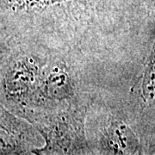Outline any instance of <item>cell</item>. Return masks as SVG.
I'll return each instance as SVG.
<instances>
[{"instance_id":"obj_1","label":"cell","mask_w":155,"mask_h":155,"mask_svg":"<svg viewBox=\"0 0 155 155\" xmlns=\"http://www.w3.org/2000/svg\"><path fill=\"white\" fill-rule=\"evenodd\" d=\"M87 107L77 99L58 112L33 122L34 127L44 139L41 147H35L31 154H87L91 153L85 135Z\"/></svg>"},{"instance_id":"obj_2","label":"cell","mask_w":155,"mask_h":155,"mask_svg":"<svg viewBox=\"0 0 155 155\" xmlns=\"http://www.w3.org/2000/svg\"><path fill=\"white\" fill-rule=\"evenodd\" d=\"M34 127L0 104V154H27L34 147Z\"/></svg>"},{"instance_id":"obj_3","label":"cell","mask_w":155,"mask_h":155,"mask_svg":"<svg viewBox=\"0 0 155 155\" xmlns=\"http://www.w3.org/2000/svg\"><path fill=\"white\" fill-rule=\"evenodd\" d=\"M41 74L36 58H22L6 73L5 87L7 94L15 99H32Z\"/></svg>"},{"instance_id":"obj_4","label":"cell","mask_w":155,"mask_h":155,"mask_svg":"<svg viewBox=\"0 0 155 155\" xmlns=\"http://www.w3.org/2000/svg\"><path fill=\"white\" fill-rule=\"evenodd\" d=\"M75 97V84L64 66L54 67L41 74L32 98L37 101L62 103Z\"/></svg>"},{"instance_id":"obj_5","label":"cell","mask_w":155,"mask_h":155,"mask_svg":"<svg viewBox=\"0 0 155 155\" xmlns=\"http://www.w3.org/2000/svg\"><path fill=\"white\" fill-rule=\"evenodd\" d=\"M102 153L136 155L143 153L142 145L129 125L120 119H112L104 128L100 140Z\"/></svg>"},{"instance_id":"obj_6","label":"cell","mask_w":155,"mask_h":155,"mask_svg":"<svg viewBox=\"0 0 155 155\" xmlns=\"http://www.w3.org/2000/svg\"><path fill=\"white\" fill-rule=\"evenodd\" d=\"M139 94L146 106L155 104V28L152 31L149 51L140 79Z\"/></svg>"},{"instance_id":"obj_7","label":"cell","mask_w":155,"mask_h":155,"mask_svg":"<svg viewBox=\"0 0 155 155\" xmlns=\"http://www.w3.org/2000/svg\"><path fill=\"white\" fill-rule=\"evenodd\" d=\"M150 2H151V4L153 5V6H155V0H149Z\"/></svg>"}]
</instances>
